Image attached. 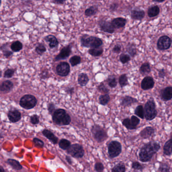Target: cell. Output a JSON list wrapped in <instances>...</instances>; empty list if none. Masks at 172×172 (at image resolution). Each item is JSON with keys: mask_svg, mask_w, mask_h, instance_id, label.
<instances>
[{"mask_svg": "<svg viewBox=\"0 0 172 172\" xmlns=\"http://www.w3.org/2000/svg\"><path fill=\"white\" fill-rule=\"evenodd\" d=\"M119 82L122 87L126 86L128 84V78L126 74H122L120 76L119 78Z\"/></svg>", "mask_w": 172, "mask_h": 172, "instance_id": "cell-37", "label": "cell"}, {"mask_svg": "<svg viewBox=\"0 0 172 172\" xmlns=\"http://www.w3.org/2000/svg\"><path fill=\"white\" fill-rule=\"evenodd\" d=\"M172 40L169 37L164 35L161 37L158 40L157 46L160 50L169 49L172 45Z\"/></svg>", "mask_w": 172, "mask_h": 172, "instance_id": "cell-8", "label": "cell"}, {"mask_svg": "<svg viewBox=\"0 0 172 172\" xmlns=\"http://www.w3.org/2000/svg\"><path fill=\"white\" fill-rule=\"evenodd\" d=\"M91 132L95 139L99 142L104 141L108 137L105 131L98 125H94L92 128Z\"/></svg>", "mask_w": 172, "mask_h": 172, "instance_id": "cell-7", "label": "cell"}, {"mask_svg": "<svg viewBox=\"0 0 172 172\" xmlns=\"http://www.w3.org/2000/svg\"><path fill=\"white\" fill-rule=\"evenodd\" d=\"M161 146L156 142H150L145 144L141 148L139 153V158L140 161L145 163L151 160L153 156L159 151Z\"/></svg>", "mask_w": 172, "mask_h": 172, "instance_id": "cell-1", "label": "cell"}, {"mask_svg": "<svg viewBox=\"0 0 172 172\" xmlns=\"http://www.w3.org/2000/svg\"><path fill=\"white\" fill-rule=\"evenodd\" d=\"M98 9L96 6H91L85 11V15L88 17L93 16L96 14Z\"/></svg>", "mask_w": 172, "mask_h": 172, "instance_id": "cell-29", "label": "cell"}, {"mask_svg": "<svg viewBox=\"0 0 172 172\" xmlns=\"http://www.w3.org/2000/svg\"><path fill=\"white\" fill-rule=\"evenodd\" d=\"M66 91L69 94H72L73 93L74 88L73 87H68L66 89Z\"/></svg>", "mask_w": 172, "mask_h": 172, "instance_id": "cell-55", "label": "cell"}, {"mask_svg": "<svg viewBox=\"0 0 172 172\" xmlns=\"http://www.w3.org/2000/svg\"><path fill=\"white\" fill-rule=\"evenodd\" d=\"M127 51L132 57H134L137 54L135 45L133 44H129L127 46Z\"/></svg>", "mask_w": 172, "mask_h": 172, "instance_id": "cell-32", "label": "cell"}, {"mask_svg": "<svg viewBox=\"0 0 172 172\" xmlns=\"http://www.w3.org/2000/svg\"><path fill=\"white\" fill-rule=\"evenodd\" d=\"M70 64L72 66L74 67L77 65L81 62V58L78 56H74L71 58L69 60Z\"/></svg>", "mask_w": 172, "mask_h": 172, "instance_id": "cell-38", "label": "cell"}, {"mask_svg": "<svg viewBox=\"0 0 172 172\" xmlns=\"http://www.w3.org/2000/svg\"><path fill=\"white\" fill-rule=\"evenodd\" d=\"M131 121L132 124L133 126H135V127H136L140 123V120L135 116H132L131 117Z\"/></svg>", "mask_w": 172, "mask_h": 172, "instance_id": "cell-47", "label": "cell"}, {"mask_svg": "<svg viewBox=\"0 0 172 172\" xmlns=\"http://www.w3.org/2000/svg\"><path fill=\"white\" fill-rule=\"evenodd\" d=\"M153 1H155V2H159V3H161V2H163L165 0H153Z\"/></svg>", "mask_w": 172, "mask_h": 172, "instance_id": "cell-59", "label": "cell"}, {"mask_svg": "<svg viewBox=\"0 0 172 172\" xmlns=\"http://www.w3.org/2000/svg\"><path fill=\"white\" fill-rule=\"evenodd\" d=\"M70 66L67 62H61L57 66L56 71L58 75L61 76H67L70 73Z\"/></svg>", "mask_w": 172, "mask_h": 172, "instance_id": "cell-9", "label": "cell"}, {"mask_svg": "<svg viewBox=\"0 0 172 172\" xmlns=\"http://www.w3.org/2000/svg\"><path fill=\"white\" fill-rule=\"evenodd\" d=\"M30 122L33 124H37L39 123V118L37 115H34L30 118Z\"/></svg>", "mask_w": 172, "mask_h": 172, "instance_id": "cell-50", "label": "cell"}, {"mask_svg": "<svg viewBox=\"0 0 172 172\" xmlns=\"http://www.w3.org/2000/svg\"><path fill=\"white\" fill-rule=\"evenodd\" d=\"M158 171L159 172H169L170 171V167L169 165L166 164H162L159 166Z\"/></svg>", "mask_w": 172, "mask_h": 172, "instance_id": "cell-44", "label": "cell"}, {"mask_svg": "<svg viewBox=\"0 0 172 172\" xmlns=\"http://www.w3.org/2000/svg\"><path fill=\"white\" fill-rule=\"evenodd\" d=\"M145 16V12L144 10L139 9L133 10L131 12V17L134 20H141Z\"/></svg>", "mask_w": 172, "mask_h": 172, "instance_id": "cell-17", "label": "cell"}, {"mask_svg": "<svg viewBox=\"0 0 172 172\" xmlns=\"http://www.w3.org/2000/svg\"><path fill=\"white\" fill-rule=\"evenodd\" d=\"M121 47L120 45H117L115 46L114 47L113 49V51L114 53H117V54H119V53L121 52Z\"/></svg>", "mask_w": 172, "mask_h": 172, "instance_id": "cell-52", "label": "cell"}, {"mask_svg": "<svg viewBox=\"0 0 172 172\" xmlns=\"http://www.w3.org/2000/svg\"><path fill=\"white\" fill-rule=\"evenodd\" d=\"M80 40L82 46L85 48H99L102 46L103 43L100 38L87 34L83 35L81 37Z\"/></svg>", "mask_w": 172, "mask_h": 172, "instance_id": "cell-2", "label": "cell"}, {"mask_svg": "<svg viewBox=\"0 0 172 172\" xmlns=\"http://www.w3.org/2000/svg\"><path fill=\"white\" fill-rule=\"evenodd\" d=\"M132 167L133 169L136 170H141L144 169V166L140 164V163L138 162H134L132 164Z\"/></svg>", "mask_w": 172, "mask_h": 172, "instance_id": "cell-45", "label": "cell"}, {"mask_svg": "<svg viewBox=\"0 0 172 172\" xmlns=\"http://www.w3.org/2000/svg\"><path fill=\"white\" fill-rule=\"evenodd\" d=\"M46 48L42 43H39L35 47V52L40 55L43 54V53L46 52Z\"/></svg>", "mask_w": 172, "mask_h": 172, "instance_id": "cell-39", "label": "cell"}, {"mask_svg": "<svg viewBox=\"0 0 172 172\" xmlns=\"http://www.w3.org/2000/svg\"><path fill=\"white\" fill-rule=\"evenodd\" d=\"M15 71L13 69H8L4 73V76L5 78H9L13 76Z\"/></svg>", "mask_w": 172, "mask_h": 172, "instance_id": "cell-43", "label": "cell"}, {"mask_svg": "<svg viewBox=\"0 0 172 172\" xmlns=\"http://www.w3.org/2000/svg\"><path fill=\"white\" fill-rule=\"evenodd\" d=\"M3 52L4 56H5L6 58H8L11 56L13 54V52L11 51H10L9 50H2Z\"/></svg>", "mask_w": 172, "mask_h": 172, "instance_id": "cell-53", "label": "cell"}, {"mask_svg": "<svg viewBox=\"0 0 172 172\" xmlns=\"http://www.w3.org/2000/svg\"><path fill=\"white\" fill-rule=\"evenodd\" d=\"M1 171L2 172H5V170H4L3 168L2 167H1Z\"/></svg>", "mask_w": 172, "mask_h": 172, "instance_id": "cell-60", "label": "cell"}, {"mask_svg": "<svg viewBox=\"0 0 172 172\" xmlns=\"http://www.w3.org/2000/svg\"><path fill=\"white\" fill-rule=\"evenodd\" d=\"M65 110L59 108L55 110L53 116V120L56 124L62 125L63 120L66 115Z\"/></svg>", "mask_w": 172, "mask_h": 172, "instance_id": "cell-10", "label": "cell"}, {"mask_svg": "<svg viewBox=\"0 0 172 172\" xmlns=\"http://www.w3.org/2000/svg\"><path fill=\"white\" fill-rule=\"evenodd\" d=\"M160 10L158 6H154L149 8L147 11V14L150 17H154L159 14Z\"/></svg>", "mask_w": 172, "mask_h": 172, "instance_id": "cell-25", "label": "cell"}, {"mask_svg": "<svg viewBox=\"0 0 172 172\" xmlns=\"http://www.w3.org/2000/svg\"><path fill=\"white\" fill-rule=\"evenodd\" d=\"M111 23L112 25L115 28H120L124 27L127 23V20L126 19L123 18H117L114 19Z\"/></svg>", "mask_w": 172, "mask_h": 172, "instance_id": "cell-16", "label": "cell"}, {"mask_svg": "<svg viewBox=\"0 0 172 172\" xmlns=\"http://www.w3.org/2000/svg\"><path fill=\"white\" fill-rule=\"evenodd\" d=\"M126 171L125 166L123 163H119L114 167L112 171L113 172H124Z\"/></svg>", "mask_w": 172, "mask_h": 172, "instance_id": "cell-34", "label": "cell"}, {"mask_svg": "<svg viewBox=\"0 0 172 172\" xmlns=\"http://www.w3.org/2000/svg\"><path fill=\"white\" fill-rule=\"evenodd\" d=\"M43 134L45 137H46L48 139H49L52 142H53L54 144H57L58 138L56 137L53 133L51 131L45 129L43 131Z\"/></svg>", "mask_w": 172, "mask_h": 172, "instance_id": "cell-19", "label": "cell"}, {"mask_svg": "<svg viewBox=\"0 0 172 172\" xmlns=\"http://www.w3.org/2000/svg\"><path fill=\"white\" fill-rule=\"evenodd\" d=\"M108 83L111 87H115L117 85L116 78L114 76H110L108 78Z\"/></svg>", "mask_w": 172, "mask_h": 172, "instance_id": "cell-40", "label": "cell"}, {"mask_svg": "<svg viewBox=\"0 0 172 172\" xmlns=\"http://www.w3.org/2000/svg\"><path fill=\"white\" fill-rule=\"evenodd\" d=\"M137 102L138 101L137 99L135 98L131 97L129 96H125L122 99L121 104V105H123L124 107H128L132 105L133 104Z\"/></svg>", "mask_w": 172, "mask_h": 172, "instance_id": "cell-20", "label": "cell"}, {"mask_svg": "<svg viewBox=\"0 0 172 172\" xmlns=\"http://www.w3.org/2000/svg\"><path fill=\"white\" fill-rule=\"evenodd\" d=\"M165 75H166V73H165V70L164 69H162L159 70V77L164 78L165 76Z\"/></svg>", "mask_w": 172, "mask_h": 172, "instance_id": "cell-54", "label": "cell"}, {"mask_svg": "<svg viewBox=\"0 0 172 172\" xmlns=\"http://www.w3.org/2000/svg\"><path fill=\"white\" fill-rule=\"evenodd\" d=\"M100 30L108 34H113L115 31V28L112 25V23L105 20H100L99 22Z\"/></svg>", "mask_w": 172, "mask_h": 172, "instance_id": "cell-11", "label": "cell"}, {"mask_svg": "<svg viewBox=\"0 0 172 172\" xmlns=\"http://www.w3.org/2000/svg\"><path fill=\"white\" fill-rule=\"evenodd\" d=\"M67 0H54V1L56 3L58 4H62L64 3Z\"/></svg>", "mask_w": 172, "mask_h": 172, "instance_id": "cell-57", "label": "cell"}, {"mask_svg": "<svg viewBox=\"0 0 172 172\" xmlns=\"http://www.w3.org/2000/svg\"><path fill=\"white\" fill-rule=\"evenodd\" d=\"M7 163L10 166H11L12 168L15 170L19 171L22 169V166L19 163V162L14 159H8Z\"/></svg>", "mask_w": 172, "mask_h": 172, "instance_id": "cell-24", "label": "cell"}, {"mask_svg": "<svg viewBox=\"0 0 172 172\" xmlns=\"http://www.w3.org/2000/svg\"><path fill=\"white\" fill-rule=\"evenodd\" d=\"M33 142H34L35 147H37L42 148L44 146V143H43V141L40 139L37 138H34Z\"/></svg>", "mask_w": 172, "mask_h": 172, "instance_id": "cell-42", "label": "cell"}, {"mask_svg": "<svg viewBox=\"0 0 172 172\" xmlns=\"http://www.w3.org/2000/svg\"><path fill=\"white\" fill-rule=\"evenodd\" d=\"M135 114L141 119H144V108L142 107V105H140L137 106L135 110Z\"/></svg>", "mask_w": 172, "mask_h": 172, "instance_id": "cell-33", "label": "cell"}, {"mask_svg": "<svg viewBox=\"0 0 172 172\" xmlns=\"http://www.w3.org/2000/svg\"><path fill=\"white\" fill-rule=\"evenodd\" d=\"M88 81H89V78L86 74L82 73L79 75L78 78V83L81 86H85L87 85V83H88Z\"/></svg>", "mask_w": 172, "mask_h": 172, "instance_id": "cell-27", "label": "cell"}, {"mask_svg": "<svg viewBox=\"0 0 172 172\" xmlns=\"http://www.w3.org/2000/svg\"><path fill=\"white\" fill-rule=\"evenodd\" d=\"M48 110L50 114L54 113L55 111V107L54 105L52 103L49 104L48 105Z\"/></svg>", "mask_w": 172, "mask_h": 172, "instance_id": "cell-51", "label": "cell"}, {"mask_svg": "<svg viewBox=\"0 0 172 172\" xmlns=\"http://www.w3.org/2000/svg\"><path fill=\"white\" fill-rule=\"evenodd\" d=\"M104 52V50L102 48L99 47V48H91L90 49L88 50V53L91 56L94 57H99Z\"/></svg>", "mask_w": 172, "mask_h": 172, "instance_id": "cell-26", "label": "cell"}, {"mask_svg": "<svg viewBox=\"0 0 172 172\" xmlns=\"http://www.w3.org/2000/svg\"><path fill=\"white\" fill-rule=\"evenodd\" d=\"M59 147L62 150H67L71 145V142L66 139H62L59 142Z\"/></svg>", "mask_w": 172, "mask_h": 172, "instance_id": "cell-31", "label": "cell"}, {"mask_svg": "<svg viewBox=\"0 0 172 172\" xmlns=\"http://www.w3.org/2000/svg\"><path fill=\"white\" fill-rule=\"evenodd\" d=\"M156 107V104L153 99L148 100L145 104L144 111V117L147 120L150 121L156 118L158 114Z\"/></svg>", "mask_w": 172, "mask_h": 172, "instance_id": "cell-3", "label": "cell"}, {"mask_svg": "<svg viewBox=\"0 0 172 172\" xmlns=\"http://www.w3.org/2000/svg\"><path fill=\"white\" fill-rule=\"evenodd\" d=\"M155 82L151 77L147 76L144 78L141 82V88L144 90H148L153 87Z\"/></svg>", "mask_w": 172, "mask_h": 172, "instance_id": "cell-13", "label": "cell"}, {"mask_svg": "<svg viewBox=\"0 0 172 172\" xmlns=\"http://www.w3.org/2000/svg\"><path fill=\"white\" fill-rule=\"evenodd\" d=\"M151 71V69L150 64L148 63H145L142 64L140 67V72L142 75H145L150 73Z\"/></svg>", "mask_w": 172, "mask_h": 172, "instance_id": "cell-28", "label": "cell"}, {"mask_svg": "<svg viewBox=\"0 0 172 172\" xmlns=\"http://www.w3.org/2000/svg\"><path fill=\"white\" fill-rule=\"evenodd\" d=\"M45 40L48 43H49V46L50 48H56L59 45V42L57 38L54 35H49L45 37Z\"/></svg>", "mask_w": 172, "mask_h": 172, "instance_id": "cell-18", "label": "cell"}, {"mask_svg": "<svg viewBox=\"0 0 172 172\" xmlns=\"http://www.w3.org/2000/svg\"><path fill=\"white\" fill-rule=\"evenodd\" d=\"M130 60V57L128 55L123 54L120 56V60L123 64H125L126 63L128 62Z\"/></svg>", "mask_w": 172, "mask_h": 172, "instance_id": "cell-41", "label": "cell"}, {"mask_svg": "<svg viewBox=\"0 0 172 172\" xmlns=\"http://www.w3.org/2000/svg\"><path fill=\"white\" fill-rule=\"evenodd\" d=\"M161 96L164 101L170 100L172 99V87L169 86L161 91Z\"/></svg>", "mask_w": 172, "mask_h": 172, "instance_id": "cell-15", "label": "cell"}, {"mask_svg": "<svg viewBox=\"0 0 172 172\" xmlns=\"http://www.w3.org/2000/svg\"><path fill=\"white\" fill-rule=\"evenodd\" d=\"M13 84L11 82L6 80L3 82L1 85V91L2 93H7L9 92L13 88Z\"/></svg>", "mask_w": 172, "mask_h": 172, "instance_id": "cell-22", "label": "cell"}, {"mask_svg": "<svg viewBox=\"0 0 172 172\" xmlns=\"http://www.w3.org/2000/svg\"><path fill=\"white\" fill-rule=\"evenodd\" d=\"M71 121V117H70L69 115L66 114V115L64 117V119L63 120L62 125H68L70 124Z\"/></svg>", "mask_w": 172, "mask_h": 172, "instance_id": "cell-46", "label": "cell"}, {"mask_svg": "<svg viewBox=\"0 0 172 172\" xmlns=\"http://www.w3.org/2000/svg\"><path fill=\"white\" fill-rule=\"evenodd\" d=\"M23 48L22 43L19 41H16L11 45V49L13 52H18L22 49Z\"/></svg>", "mask_w": 172, "mask_h": 172, "instance_id": "cell-30", "label": "cell"}, {"mask_svg": "<svg viewBox=\"0 0 172 172\" xmlns=\"http://www.w3.org/2000/svg\"><path fill=\"white\" fill-rule=\"evenodd\" d=\"M155 130L151 127H147L140 132L141 137L144 139L148 138L154 133Z\"/></svg>", "mask_w": 172, "mask_h": 172, "instance_id": "cell-21", "label": "cell"}, {"mask_svg": "<svg viewBox=\"0 0 172 172\" xmlns=\"http://www.w3.org/2000/svg\"><path fill=\"white\" fill-rule=\"evenodd\" d=\"M122 151V146L117 141H113L108 145V153L110 158H114L118 156Z\"/></svg>", "mask_w": 172, "mask_h": 172, "instance_id": "cell-5", "label": "cell"}, {"mask_svg": "<svg viewBox=\"0 0 172 172\" xmlns=\"http://www.w3.org/2000/svg\"><path fill=\"white\" fill-rule=\"evenodd\" d=\"M67 150L68 153L74 158H82L85 154L83 147L79 144H74L70 145Z\"/></svg>", "mask_w": 172, "mask_h": 172, "instance_id": "cell-6", "label": "cell"}, {"mask_svg": "<svg viewBox=\"0 0 172 172\" xmlns=\"http://www.w3.org/2000/svg\"><path fill=\"white\" fill-rule=\"evenodd\" d=\"M110 97L108 94H104L100 96L99 97V103L102 105H106L108 102L110 101Z\"/></svg>", "mask_w": 172, "mask_h": 172, "instance_id": "cell-36", "label": "cell"}, {"mask_svg": "<svg viewBox=\"0 0 172 172\" xmlns=\"http://www.w3.org/2000/svg\"><path fill=\"white\" fill-rule=\"evenodd\" d=\"M71 49L72 46L71 45H68L64 47L61 50L59 54L55 58V61H58L61 60H64L67 58L71 53Z\"/></svg>", "mask_w": 172, "mask_h": 172, "instance_id": "cell-12", "label": "cell"}, {"mask_svg": "<svg viewBox=\"0 0 172 172\" xmlns=\"http://www.w3.org/2000/svg\"><path fill=\"white\" fill-rule=\"evenodd\" d=\"M122 124L127 129H129V130H134L136 128V127L133 126L132 124L131 120L129 118L125 119L122 122Z\"/></svg>", "mask_w": 172, "mask_h": 172, "instance_id": "cell-35", "label": "cell"}, {"mask_svg": "<svg viewBox=\"0 0 172 172\" xmlns=\"http://www.w3.org/2000/svg\"><path fill=\"white\" fill-rule=\"evenodd\" d=\"M66 159L67 160V162H68V163L69 164H72V160L71 159V158L69 157V156H66Z\"/></svg>", "mask_w": 172, "mask_h": 172, "instance_id": "cell-58", "label": "cell"}, {"mask_svg": "<svg viewBox=\"0 0 172 172\" xmlns=\"http://www.w3.org/2000/svg\"><path fill=\"white\" fill-rule=\"evenodd\" d=\"M94 168L97 172H102L104 170V167L102 163H96L94 166Z\"/></svg>", "mask_w": 172, "mask_h": 172, "instance_id": "cell-49", "label": "cell"}, {"mask_svg": "<svg viewBox=\"0 0 172 172\" xmlns=\"http://www.w3.org/2000/svg\"><path fill=\"white\" fill-rule=\"evenodd\" d=\"M172 153V137L165 144L164 153L166 156H170Z\"/></svg>", "mask_w": 172, "mask_h": 172, "instance_id": "cell-23", "label": "cell"}, {"mask_svg": "<svg viewBox=\"0 0 172 172\" xmlns=\"http://www.w3.org/2000/svg\"><path fill=\"white\" fill-rule=\"evenodd\" d=\"M8 117L11 122L16 123L21 119V113L18 110H11L8 113Z\"/></svg>", "mask_w": 172, "mask_h": 172, "instance_id": "cell-14", "label": "cell"}, {"mask_svg": "<svg viewBox=\"0 0 172 172\" xmlns=\"http://www.w3.org/2000/svg\"><path fill=\"white\" fill-rule=\"evenodd\" d=\"M98 90L100 92H102L104 93H108L109 91L108 88H107V87L103 84L102 83L98 86Z\"/></svg>", "mask_w": 172, "mask_h": 172, "instance_id": "cell-48", "label": "cell"}, {"mask_svg": "<svg viewBox=\"0 0 172 172\" xmlns=\"http://www.w3.org/2000/svg\"><path fill=\"white\" fill-rule=\"evenodd\" d=\"M19 104L23 108L27 110L31 109L34 108L37 105V99L32 95L26 94L21 97Z\"/></svg>", "mask_w": 172, "mask_h": 172, "instance_id": "cell-4", "label": "cell"}, {"mask_svg": "<svg viewBox=\"0 0 172 172\" xmlns=\"http://www.w3.org/2000/svg\"><path fill=\"white\" fill-rule=\"evenodd\" d=\"M118 7V5L117 4H113L112 5L110 6V10L111 11H115V10Z\"/></svg>", "mask_w": 172, "mask_h": 172, "instance_id": "cell-56", "label": "cell"}]
</instances>
